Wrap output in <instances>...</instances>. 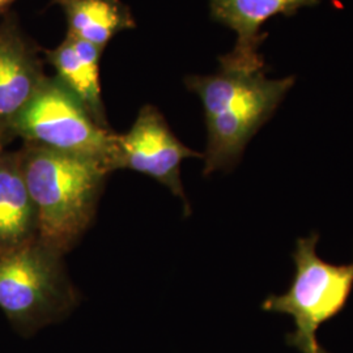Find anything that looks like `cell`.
<instances>
[{
	"label": "cell",
	"instance_id": "6da1fadb",
	"mask_svg": "<svg viewBox=\"0 0 353 353\" xmlns=\"http://www.w3.org/2000/svg\"><path fill=\"white\" fill-rule=\"evenodd\" d=\"M294 80V76L270 80L265 70L241 71L224 67L212 75L186 79V87L201 99L204 110V176L232 170L240 163L246 145L272 118Z\"/></svg>",
	"mask_w": 353,
	"mask_h": 353
},
{
	"label": "cell",
	"instance_id": "7a4b0ae2",
	"mask_svg": "<svg viewBox=\"0 0 353 353\" xmlns=\"http://www.w3.org/2000/svg\"><path fill=\"white\" fill-rule=\"evenodd\" d=\"M19 154L37 212L38 240L64 255L90 227L109 172L97 161L29 144Z\"/></svg>",
	"mask_w": 353,
	"mask_h": 353
},
{
	"label": "cell",
	"instance_id": "3957f363",
	"mask_svg": "<svg viewBox=\"0 0 353 353\" xmlns=\"http://www.w3.org/2000/svg\"><path fill=\"white\" fill-rule=\"evenodd\" d=\"M79 303L63 255L37 239L0 250V309L24 336L61 322Z\"/></svg>",
	"mask_w": 353,
	"mask_h": 353
},
{
	"label": "cell",
	"instance_id": "277c9868",
	"mask_svg": "<svg viewBox=\"0 0 353 353\" xmlns=\"http://www.w3.org/2000/svg\"><path fill=\"white\" fill-rule=\"evenodd\" d=\"M319 234L300 239L292 252L296 274L290 290L271 294L262 307L267 312L288 314L296 330L287 343L301 353H328L316 341V330L345 307L353 290V263L335 265L316 255Z\"/></svg>",
	"mask_w": 353,
	"mask_h": 353
},
{
	"label": "cell",
	"instance_id": "5b68a950",
	"mask_svg": "<svg viewBox=\"0 0 353 353\" xmlns=\"http://www.w3.org/2000/svg\"><path fill=\"white\" fill-rule=\"evenodd\" d=\"M24 144L97 161L115 170L117 134L100 126L85 106L54 76L38 89L13 127Z\"/></svg>",
	"mask_w": 353,
	"mask_h": 353
},
{
	"label": "cell",
	"instance_id": "8992f818",
	"mask_svg": "<svg viewBox=\"0 0 353 353\" xmlns=\"http://www.w3.org/2000/svg\"><path fill=\"white\" fill-rule=\"evenodd\" d=\"M191 157L203 154L176 139L164 115L152 105L140 109L126 134H117L115 170L130 169L156 179L182 199L188 214L190 207L181 181V164Z\"/></svg>",
	"mask_w": 353,
	"mask_h": 353
},
{
	"label": "cell",
	"instance_id": "52a82bcc",
	"mask_svg": "<svg viewBox=\"0 0 353 353\" xmlns=\"http://www.w3.org/2000/svg\"><path fill=\"white\" fill-rule=\"evenodd\" d=\"M36 46L13 20L0 26V147L13 139V127L45 81Z\"/></svg>",
	"mask_w": 353,
	"mask_h": 353
},
{
	"label": "cell",
	"instance_id": "ba28073f",
	"mask_svg": "<svg viewBox=\"0 0 353 353\" xmlns=\"http://www.w3.org/2000/svg\"><path fill=\"white\" fill-rule=\"evenodd\" d=\"M321 0H211V16L214 21L230 28L237 41L233 50L220 57V67L261 71L265 59L261 45L267 33L262 26L276 14L292 16L303 7L316 6Z\"/></svg>",
	"mask_w": 353,
	"mask_h": 353
},
{
	"label": "cell",
	"instance_id": "9c48e42d",
	"mask_svg": "<svg viewBox=\"0 0 353 353\" xmlns=\"http://www.w3.org/2000/svg\"><path fill=\"white\" fill-rule=\"evenodd\" d=\"M102 51L103 49L89 42L67 34L58 48L45 54L57 72L55 77L85 106L100 126L110 128L105 117L101 96Z\"/></svg>",
	"mask_w": 353,
	"mask_h": 353
},
{
	"label": "cell",
	"instance_id": "30bf717a",
	"mask_svg": "<svg viewBox=\"0 0 353 353\" xmlns=\"http://www.w3.org/2000/svg\"><path fill=\"white\" fill-rule=\"evenodd\" d=\"M38 237L37 212L17 152H0V250Z\"/></svg>",
	"mask_w": 353,
	"mask_h": 353
},
{
	"label": "cell",
	"instance_id": "8fae6325",
	"mask_svg": "<svg viewBox=\"0 0 353 353\" xmlns=\"http://www.w3.org/2000/svg\"><path fill=\"white\" fill-rule=\"evenodd\" d=\"M67 20L71 37L89 42L100 49L118 33L134 29L135 19L122 0H52Z\"/></svg>",
	"mask_w": 353,
	"mask_h": 353
},
{
	"label": "cell",
	"instance_id": "7c38bea8",
	"mask_svg": "<svg viewBox=\"0 0 353 353\" xmlns=\"http://www.w3.org/2000/svg\"><path fill=\"white\" fill-rule=\"evenodd\" d=\"M13 1H16V0H0V11L6 10L8 6L12 4Z\"/></svg>",
	"mask_w": 353,
	"mask_h": 353
},
{
	"label": "cell",
	"instance_id": "4fadbf2b",
	"mask_svg": "<svg viewBox=\"0 0 353 353\" xmlns=\"http://www.w3.org/2000/svg\"><path fill=\"white\" fill-rule=\"evenodd\" d=\"M3 150H4V148H1V147H0V152L3 151Z\"/></svg>",
	"mask_w": 353,
	"mask_h": 353
}]
</instances>
